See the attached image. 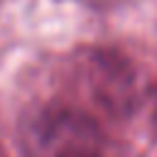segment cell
I'll return each mask as SVG.
<instances>
[{"instance_id":"277c9868","label":"cell","mask_w":157,"mask_h":157,"mask_svg":"<svg viewBox=\"0 0 157 157\" xmlns=\"http://www.w3.org/2000/svg\"><path fill=\"white\" fill-rule=\"evenodd\" d=\"M0 157H7V155H5V150H2V147H0Z\"/></svg>"},{"instance_id":"7a4b0ae2","label":"cell","mask_w":157,"mask_h":157,"mask_svg":"<svg viewBox=\"0 0 157 157\" xmlns=\"http://www.w3.org/2000/svg\"><path fill=\"white\" fill-rule=\"evenodd\" d=\"M32 140L47 157H108L98 123L69 105L39 110L32 125Z\"/></svg>"},{"instance_id":"6da1fadb","label":"cell","mask_w":157,"mask_h":157,"mask_svg":"<svg viewBox=\"0 0 157 157\" xmlns=\"http://www.w3.org/2000/svg\"><path fill=\"white\" fill-rule=\"evenodd\" d=\"M81 74L91 98L110 118H130L137 108L140 83L132 61L118 52L96 47L81 56Z\"/></svg>"},{"instance_id":"3957f363","label":"cell","mask_w":157,"mask_h":157,"mask_svg":"<svg viewBox=\"0 0 157 157\" xmlns=\"http://www.w3.org/2000/svg\"><path fill=\"white\" fill-rule=\"evenodd\" d=\"M83 2H93V5H98V2H103V0H83Z\"/></svg>"}]
</instances>
